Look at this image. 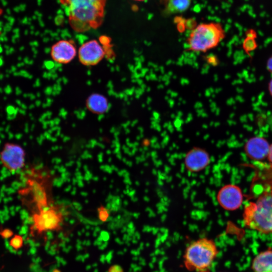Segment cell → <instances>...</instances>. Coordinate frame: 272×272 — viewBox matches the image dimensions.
Wrapping results in <instances>:
<instances>
[{"label": "cell", "mask_w": 272, "mask_h": 272, "mask_svg": "<svg viewBox=\"0 0 272 272\" xmlns=\"http://www.w3.org/2000/svg\"><path fill=\"white\" fill-rule=\"evenodd\" d=\"M76 32L97 29L103 22L106 0H59Z\"/></svg>", "instance_id": "obj_1"}, {"label": "cell", "mask_w": 272, "mask_h": 272, "mask_svg": "<svg viewBox=\"0 0 272 272\" xmlns=\"http://www.w3.org/2000/svg\"><path fill=\"white\" fill-rule=\"evenodd\" d=\"M244 226L262 234H272V189L263 191L255 201H249L243 209Z\"/></svg>", "instance_id": "obj_2"}, {"label": "cell", "mask_w": 272, "mask_h": 272, "mask_svg": "<svg viewBox=\"0 0 272 272\" xmlns=\"http://www.w3.org/2000/svg\"><path fill=\"white\" fill-rule=\"evenodd\" d=\"M219 252L213 240L206 237L199 238L186 247L183 255L184 264L189 271L209 272Z\"/></svg>", "instance_id": "obj_3"}, {"label": "cell", "mask_w": 272, "mask_h": 272, "mask_svg": "<svg viewBox=\"0 0 272 272\" xmlns=\"http://www.w3.org/2000/svg\"><path fill=\"white\" fill-rule=\"evenodd\" d=\"M225 36V31L220 23H201L194 28L187 37V50L194 52H207L217 47Z\"/></svg>", "instance_id": "obj_4"}, {"label": "cell", "mask_w": 272, "mask_h": 272, "mask_svg": "<svg viewBox=\"0 0 272 272\" xmlns=\"http://www.w3.org/2000/svg\"><path fill=\"white\" fill-rule=\"evenodd\" d=\"M32 218L34 230L42 233L59 230L63 220V214L59 206L50 205L35 212Z\"/></svg>", "instance_id": "obj_5"}, {"label": "cell", "mask_w": 272, "mask_h": 272, "mask_svg": "<svg viewBox=\"0 0 272 272\" xmlns=\"http://www.w3.org/2000/svg\"><path fill=\"white\" fill-rule=\"evenodd\" d=\"M26 153L19 145L6 143L0 152V160L3 166L12 172L23 168L25 165Z\"/></svg>", "instance_id": "obj_6"}, {"label": "cell", "mask_w": 272, "mask_h": 272, "mask_svg": "<svg viewBox=\"0 0 272 272\" xmlns=\"http://www.w3.org/2000/svg\"><path fill=\"white\" fill-rule=\"evenodd\" d=\"M217 200L223 209L234 211L238 209L242 205L243 194L239 186L228 184L220 189L217 195Z\"/></svg>", "instance_id": "obj_7"}, {"label": "cell", "mask_w": 272, "mask_h": 272, "mask_svg": "<svg viewBox=\"0 0 272 272\" xmlns=\"http://www.w3.org/2000/svg\"><path fill=\"white\" fill-rule=\"evenodd\" d=\"M103 46L96 40H92L84 43L79 50L80 62L87 66L94 65L99 62L105 55Z\"/></svg>", "instance_id": "obj_8"}, {"label": "cell", "mask_w": 272, "mask_h": 272, "mask_svg": "<svg viewBox=\"0 0 272 272\" xmlns=\"http://www.w3.org/2000/svg\"><path fill=\"white\" fill-rule=\"evenodd\" d=\"M27 190L37 211L50 205L47 188L42 180L29 178L27 181Z\"/></svg>", "instance_id": "obj_9"}, {"label": "cell", "mask_w": 272, "mask_h": 272, "mask_svg": "<svg viewBox=\"0 0 272 272\" xmlns=\"http://www.w3.org/2000/svg\"><path fill=\"white\" fill-rule=\"evenodd\" d=\"M270 145L266 139L258 136L253 137L245 143L244 150L249 159L261 161L267 157Z\"/></svg>", "instance_id": "obj_10"}, {"label": "cell", "mask_w": 272, "mask_h": 272, "mask_svg": "<svg viewBox=\"0 0 272 272\" xmlns=\"http://www.w3.org/2000/svg\"><path fill=\"white\" fill-rule=\"evenodd\" d=\"M210 163L208 153L200 148H194L188 151L184 158V164L190 172H197L207 167Z\"/></svg>", "instance_id": "obj_11"}, {"label": "cell", "mask_w": 272, "mask_h": 272, "mask_svg": "<svg viewBox=\"0 0 272 272\" xmlns=\"http://www.w3.org/2000/svg\"><path fill=\"white\" fill-rule=\"evenodd\" d=\"M77 53L76 46L71 40H62L55 43L51 49L53 59L60 63H67L72 61Z\"/></svg>", "instance_id": "obj_12"}, {"label": "cell", "mask_w": 272, "mask_h": 272, "mask_svg": "<svg viewBox=\"0 0 272 272\" xmlns=\"http://www.w3.org/2000/svg\"><path fill=\"white\" fill-rule=\"evenodd\" d=\"M253 272H272V249L258 253L251 262Z\"/></svg>", "instance_id": "obj_13"}, {"label": "cell", "mask_w": 272, "mask_h": 272, "mask_svg": "<svg viewBox=\"0 0 272 272\" xmlns=\"http://www.w3.org/2000/svg\"><path fill=\"white\" fill-rule=\"evenodd\" d=\"M86 105L90 111L96 114L104 113L108 108L106 98L98 94L90 95L87 100Z\"/></svg>", "instance_id": "obj_14"}, {"label": "cell", "mask_w": 272, "mask_h": 272, "mask_svg": "<svg viewBox=\"0 0 272 272\" xmlns=\"http://www.w3.org/2000/svg\"><path fill=\"white\" fill-rule=\"evenodd\" d=\"M166 11L170 13H181L186 11L190 7L191 0H161Z\"/></svg>", "instance_id": "obj_15"}, {"label": "cell", "mask_w": 272, "mask_h": 272, "mask_svg": "<svg viewBox=\"0 0 272 272\" xmlns=\"http://www.w3.org/2000/svg\"><path fill=\"white\" fill-rule=\"evenodd\" d=\"M23 239L21 236L16 235L13 237L10 241V244L14 249H18L22 246Z\"/></svg>", "instance_id": "obj_16"}, {"label": "cell", "mask_w": 272, "mask_h": 272, "mask_svg": "<svg viewBox=\"0 0 272 272\" xmlns=\"http://www.w3.org/2000/svg\"><path fill=\"white\" fill-rule=\"evenodd\" d=\"M97 213L99 219L103 222L106 221L109 217V212L108 210L103 205H101L98 208Z\"/></svg>", "instance_id": "obj_17"}, {"label": "cell", "mask_w": 272, "mask_h": 272, "mask_svg": "<svg viewBox=\"0 0 272 272\" xmlns=\"http://www.w3.org/2000/svg\"><path fill=\"white\" fill-rule=\"evenodd\" d=\"M12 235V231L9 229H5L2 231V235L3 237L8 238Z\"/></svg>", "instance_id": "obj_18"}, {"label": "cell", "mask_w": 272, "mask_h": 272, "mask_svg": "<svg viewBox=\"0 0 272 272\" xmlns=\"http://www.w3.org/2000/svg\"><path fill=\"white\" fill-rule=\"evenodd\" d=\"M267 158L269 162L270 168L272 169V144L270 145L269 150Z\"/></svg>", "instance_id": "obj_19"}, {"label": "cell", "mask_w": 272, "mask_h": 272, "mask_svg": "<svg viewBox=\"0 0 272 272\" xmlns=\"http://www.w3.org/2000/svg\"><path fill=\"white\" fill-rule=\"evenodd\" d=\"M266 66L268 72L272 74V55L268 58Z\"/></svg>", "instance_id": "obj_20"}, {"label": "cell", "mask_w": 272, "mask_h": 272, "mask_svg": "<svg viewBox=\"0 0 272 272\" xmlns=\"http://www.w3.org/2000/svg\"><path fill=\"white\" fill-rule=\"evenodd\" d=\"M268 86V89L269 93L270 95H271V96L272 97V79L269 81Z\"/></svg>", "instance_id": "obj_21"}, {"label": "cell", "mask_w": 272, "mask_h": 272, "mask_svg": "<svg viewBox=\"0 0 272 272\" xmlns=\"http://www.w3.org/2000/svg\"><path fill=\"white\" fill-rule=\"evenodd\" d=\"M2 13H3V10H2V9L0 7V16L2 14Z\"/></svg>", "instance_id": "obj_22"}, {"label": "cell", "mask_w": 272, "mask_h": 272, "mask_svg": "<svg viewBox=\"0 0 272 272\" xmlns=\"http://www.w3.org/2000/svg\"><path fill=\"white\" fill-rule=\"evenodd\" d=\"M134 1H139V2H142V1H145L146 0H134Z\"/></svg>", "instance_id": "obj_23"}]
</instances>
